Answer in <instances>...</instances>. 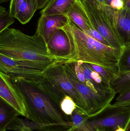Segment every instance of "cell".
<instances>
[{
    "instance_id": "obj_5",
    "label": "cell",
    "mask_w": 130,
    "mask_h": 131,
    "mask_svg": "<svg viewBox=\"0 0 130 131\" xmlns=\"http://www.w3.org/2000/svg\"><path fill=\"white\" fill-rule=\"evenodd\" d=\"M64 64H58L47 69L37 85L60 106L66 95L70 96L77 107L85 114L83 99L68 78Z\"/></svg>"
},
{
    "instance_id": "obj_8",
    "label": "cell",
    "mask_w": 130,
    "mask_h": 131,
    "mask_svg": "<svg viewBox=\"0 0 130 131\" xmlns=\"http://www.w3.org/2000/svg\"><path fill=\"white\" fill-rule=\"evenodd\" d=\"M47 69L35 64L13 60L0 54V72L11 79H22L36 84Z\"/></svg>"
},
{
    "instance_id": "obj_12",
    "label": "cell",
    "mask_w": 130,
    "mask_h": 131,
    "mask_svg": "<svg viewBox=\"0 0 130 131\" xmlns=\"http://www.w3.org/2000/svg\"><path fill=\"white\" fill-rule=\"evenodd\" d=\"M77 0H50L40 11L41 15H66L68 11Z\"/></svg>"
},
{
    "instance_id": "obj_35",
    "label": "cell",
    "mask_w": 130,
    "mask_h": 131,
    "mask_svg": "<svg viewBox=\"0 0 130 131\" xmlns=\"http://www.w3.org/2000/svg\"><path fill=\"white\" fill-rule=\"evenodd\" d=\"M126 131H130V125H129V127H128L127 128V130H126Z\"/></svg>"
},
{
    "instance_id": "obj_18",
    "label": "cell",
    "mask_w": 130,
    "mask_h": 131,
    "mask_svg": "<svg viewBox=\"0 0 130 131\" xmlns=\"http://www.w3.org/2000/svg\"><path fill=\"white\" fill-rule=\"evenodd\" d=\"M112 88L119 94L130 91V71L118 74L110 83Z\"/></svg>"
},
{
    "instance_id": "obj_31",
    "label": "cell",
    "mask_w": 130,
    "mask_h": 131,
    "mask_svg": "<svg viewBox=\"0 0 130 131\" xmlns=\"http://www.w3.org/2000/svg\"><path fill=\"white\" fill-rule=\"evenodd\" d=\"M104 1L107 5L110 6V4L111 3L113 0H104Z\"/></svg>"
},
{
    "instance_id": "obj_3",
    "label": "cell",
    "mask_w": 130,
    "mask_h": 131,
    "mask_svg": "<svg viewBox=\"0 0 130 131\" xmlns=\"http://www.w3.org/2000/svg\"><path fill=\"white\" fill-rule=\"evenodd\" d=\"M65 27L73 38L77 60L103 67L118 75V62L122 49L105 45L82 30L69 20Z\"/></svg>"
},
{
    "instance_id": "obj_19",
    "label": "cell",
    "mask_w": 130,
    "mask_h": 131,
    "mask_svg": "<svg viewBox=\"0 0 130 131\" xmlns=\"http://www.w3.org/2000/svg\"><path fill=\"white\" fill-rule=\"evenodd\" d=\"M118 74L130 71V42L124 44L118 62Z\"/></svg>"
},
{
    "instance_id": "obj_33",
    "label": "cell",
    "mask_w": 130,
    "mask_h": 131,
    "mask_svg": "<svg viewBox=\"0 0 130 131\" xmlns=\"http://www.w3.org/2000/svg\"><path fill=\"white\" fill-rule=\"evenodd\" d=\"M114 131H126V130L122 128H119L118 129H116Z\"/></svg>"
},
{
    "instance_id": "obj_11",
    "label": "cell",
    "mask_w": 130,
    "mask_h": 131,
    "mask_svg": "<svg viewBox=\"0 0 130 131\" xmlns=\"http://www.w3.org/2000/svg\"><path fill=\"white\" fill-rule=\"evenodd\" d=\"M69 20L66 15H41L35 34L41 36L47 44L53 34L59 29L65 27Z\"/></svg>"
},
{
    "instance_id": "obj_16",
    "label": "cell",
    "mask_w": 130,
    "mask_h": 131,
    "mask_svg": "<svg viewBox=\"0 0 130 131\" xmlns=\"http://www.w3.org/2000/svg\"><path fill=\"white\" fill-rule=\"evenodd\" d=\"M37 9V0H24L19 6L14 18L25 24L31 20Z\"/></svg>"
},
{
    "instance_id": "obj_21",
    "label": "cell",
    "mask_w": 130,
    "mask_h": 131,
    "mask_svg": "<svg viewBox=\"0 0 130 131\" xmlns=\"http://www.w3.org/2000/svg\"><path fill=\"white\" fill-rule=\"evenodd\" d=\"M60 107L63 112L68 116H71L77 108L76 104L72 98L67 95L65 96L61 102Z\"/></svg>"
},
{
    "instance_id": "obj_37",
    "label": "cell",
    "mask_w": 130,
    "mask_h": 131,
    "mask_svg": "<svg viewBox=\"0 0 130 131\" xmlns=\"http://www.w3.org/2000/svg\"><path fill=\"white\" fill-rule=\"evenodd\" d=\"M2 131H6V130H4Z\"/></svg>"
},
{
    "instance_id": "obj_17",
    "label": "cell",
    "mask_w": 130,
    "mask_h": 131,
    "mask_svg": "<svg viewBox=\"0 0 130 131\" xmlns=\"http://www.w3.org/2000/svg\"><path fill=\"white\" fill-rule=\"evenodd\" d=\"M20 114L13 107L2 99L0 100V131L6 128Z\"/></svg>"
},
{
    "instance_id": "obj_7",
    "label": "cell",
    "mask_w": 130,
    "mask_h": 131,
    "mask_svg": "<svg viewBox=\"0 0 130 131\" xmlns=\"http://www.w3.org/2000/svg\"><path fill=\"white\" fill-rule=\"evenodd\" d=\"M64 65L68 78L83 99L85 114L88 116L96 115L111 104L115 97L99 94L79 80L75 72L73 62L65 63Z\"/></svg>"
},
{
    "instance_id": "obj_23",
    "label": "cell",
    "mask_w": 130,
    "mask_h": 131,
    "mask_svg": "<svg viewBox=\"0 0 130 131\" xmlns=\"http://www.w3.org/2000/svg\"><path fill=\"white\" fill-rule=\"evenodd\" d=\"M14 18L9 12L0 15V33L8 28L14 22Z\"/></svg>"
},
{
    "instance_id": "obj_6",
    "label": "cell",
    "mask_w": 130,
    "mask_h": 131,
    "mask_svg": "<svg viewBox=\"0 0 130 131\" xmlns=\"http://www.w3.org/2000/svg\"><path fill=\"white\" fill-rule=\"evenodd\" d=\"M130 124V103H111L97 114L89 117L85 122L88 131H114L119 128L126 130Z\"/></svg>"
},
{
    "instance_id": "obj_30",
    "label": "cell",
    "mask_w": 130,
    "mask_h": 131,
    "mask_svg": "<svg viewBox=\"0 0 130 131\" xmlns=\"http://www.w3.org/2000/svg\"><path fill=\"white\" fill-rule=\"evenodd\" d=\"M6 12V9L2 6H0V15Z\"/></svg>"
},
{
    "instance_id": "obj_36",
    "label": "cell",
    "mask_w": 130,
    "mask_h": 131,
    "mask_svg": "<svg viewBox=\"0 0 130 131\" xmlns=\"http://www.w3.org/2000/svg\"><path fill=\"white\" fill-rule=\"evenodd\" d=\"M94 131H104L103 130H96Z\"/></svg>"
},
{
    "instance_id": "obj_20",
    "label": "cell",
    "mask_w": 130,
    "mask_h": 131,
    "mask_svg": "<svg viewBox=\"0 0 130 131\" xmlns=\"http://www.w3.org/2000/svg\"><path fill=\"white\" fill-rule=\"evenodd\" d=\"M71 117L75 127L80 131H88L85 126V122L89 117L81 110L76 108Z\"/></svg>"
},
{
    "instance_id": "obj_10",
    "label": "cell",
    "mask_w": 130,
    "mask_h": 131,
    "mask_svg": "<svg viewBox=\"0 0 130 131\" xmlns=\"http://www.w3.org/2000/svg\"><path fill=\"white\" fill-rule=\"evenodd\" d=\"M0 97L21 115L28 118L26 107L23 96L11 79L0 72Z\"/></svg>"
},
{
    "instance_id": "obj_25",
    "label": "cell",
    "mask_w": 130,
    "mask_h": 131,
    "mask_svg": "<svg viewBox=\"0 0 130 131\" xmlns=\"http://www.w3.org/2000/svg\"><path fill=\"white\" fill-rule=\"evenodd\" d=\"M85 33L98 41L102 43L105 45L109 46V44L107 41L97 30L92 28H91V29Z\"/></svg>"
},
{
    "instance_id": "obj_9",
    "label": "cell",
    "mask_w": 130,
    "mask_h": 131,
    "mask_svg": "<svg viewBox=\"0 0 130 131\" xmlns=\"http://www.w3.org/2000/svg\"><path fill=\"white\" fill-rule=\"evenodd\" d=\"M49 53L58 59L77 62V57L73 38L65 27L59 29L47 44Z\"/></svg>"
},
{
    "instance_id": "obj_1",
    "label": "cell",
    "mask_w": 130,
    "mask_h": 131,
    "mask_svg": "<svg viewBox=\"0 0 130 131\" xmlns=\"http://www.w3.org/2000/svg\"><path fill=\"white\" fill-rule=\"evenodd\" d=\"M0 54L46 68L71 62L51 55L46 43L40 35L35 34L30 36L15 28H8L0 33Z\"/></svg>"
},
{
    "instance_id": "obj_2",
    "label": "cell",
    "mask_w": 130,
    "mask_h": 131,
    "mask_svg": "<svg viewBox=\"0 0 130 131\" xmlns=\"http://www.w3.org/2000/svg\"><path fill=\"white\" fill-rule=\"evenodd\" d=\"M11 79L23 98L28 119L41 125L73 126L71 116L65 114L60 106L40 90L36 83L18 79Z\"/></svg>"
},
{
    "instance_id": "obj_13",
    "label": "cell",
    "mask_w": 130,
    "mask_h": 131,
    "mask_svg": "<svg viewBox=\"0 0 130 131\" xmlns=\"http://www.w3.org/2000/svg\"><path fill=\"white\" fill-rule=\"evenodd\" d=\"M117 27L124 43L130 42V8L116 10Z\"/></svg>"
},
{
    "instance_id": "obj_22",
    "label": "cell",
    "mask_w": 130,
    "mask_h": 131,
    "mask_svg": "<svg viewBox=\"0 0 130 131\" xmlns=\"http://www.w3.org/2000/svg\"><path fill=\"white\" fill-rule=\"evenodd\" d=\"M88 64L92 69L97 72L107 83L110 84L111 81L118 75L109 71L101 66L92 64L88 63Z\"/></svg>"
},
{
    "instance_id": "obj_32",
    "label": "cell",
    "mask_w": 130,
    "mask_h": 131,
    "mask_svg": "<svg viewBox=\"0 0 130 131\" xmlns=\"http://www.w3.org/2000/svg\"><path fill=\"white\" fill-rule=\"evenodd\" d=\"M95 1H97L98 2L102 3V4H106V3H105L104 0H95Z\"/></svg>"
},
{
    "instance_id": "obj_29",
    "label": "cell",
    "mask_w": 130,
    "mask_h": 131,
    "mask_svg": "<svg viewBox=\"0 0 130 131\" xmlns=\"http://www.w3.org/2000/svg\"><path fill=\"white\" fill-rule=\"evenodd\" d=\"M124 4V7L130 8V0H123Z\"/></svg>"
},
{
    "instance_id": "obj_26",
    "label": "cell",
    "mask_w": 130,
    "mask_h": 131,
    "mask_svg": "<svg viewBox=\"0 0 130 131\" xmlns=\"http://www.w3.org/2000/svg\"><path fill=\"white\" fill-rule=\"evenodd\" d=\"M24 1V0H10L9 7V12L14 17L17 11L19 6Z\"/></svg>"
},
{
    "instance_id": "obj_4",
    "label": "cell",
    "mask_w": 130,
    "mask_h": 131,
    "mask_svg": "<svg viewBox=\"0 0 130 131\" xmlns=\"http://www.w3.org/2000/svg\"><path fill=\"white\" fill-rule=\"evenodd\" d=\"M91 27L97 30L109 46L122 49L124 46L117 27L116 10L95 0H78Z\"/></svg>"
},
{
    "instance_id": "obj_28",
    "label": "cell",
    "mask_w": 130,
    "mask_h": 131,
    "mask_svg": "<svg viewBox=\"0 0 130 131\" xmlns=\"http://www.w3.org/2000/svg\"><path fill=\"white\" fill-rule=\"evenodd\" d=\"M49 1L50 0H37L38 9L43 8Z\"/></svg>"
},
{
    "instance_id": "obj_14",
    "label": "cell",
    "mask_w": 130,
    "mask_h": 131,
    "mask_svg": "<svg viewBox=\"0 0 130 131\" xmlns=\"http://www.w3.org/2000/svg\"><path fill=\"white\" fill-rule=\"evenodd\" d=\"M21 131H80L73 127L61 125H45L35 123L26 118L23 120Z\"/></svg>"
},
{
    "instance_id": "obj_24",
    "label": "cell",
    "mask_w": 130,
    "mask_h": 131,
    "mask_svg": "<svg viewBox=\"0 0 130 131\" xmlns=\"http://www.w3.org/2000/svg\"><path fill=\"white\" fill-rule=\"evenodd\" d=\"M129 103H130V91L124 94L118 95L114 102L112 104L114 105H120Z\"/></svg>"
},
{
    "instance_id": "obj_34",
    "label": "cell",
    "mask_w": 130,
    "mask_h": 131,
    "mask_svg": "<svg viewBox=\"0 0 130 131\" xmlns=\"http://www.w3.org/2000/svg\"><path fill=\"white\" fill-rule=\"evenodd\" d=\"M9 1V0H0V4H1L4 2H7Z\"/></svg>"
},
{
    "instance_id": "obj_27",
    "label": "cell",
    "mask_w": 130,
    "mask_h": 131,
    "mask_svg": "<svg viewBox=\"0 0 130 131\" xmlns=\"http://www.w3.org/2000/svg\"><path fill=\"white\" fill-rule=\"evenodd\" d=\"M110 6L115 10H121L124 8V4L123 0H113L111 2Z\"/></svg>"
},
{
    "instance_id": "obj_15",
    "label": "cell",
    "mask_w": 130,
    "mask_h": 131,
    "mask_svg": "<svg viewBox=\"0 0 130 131\" xmlns=\"http://www.w3.org/2000/svg\"><path fill=\"white\" fill-rule=\"evenodd\" d=\"M66 16L85 33L91 28L88 22L78 0L69 8Z\"/></svg>"
}]
</instances>
